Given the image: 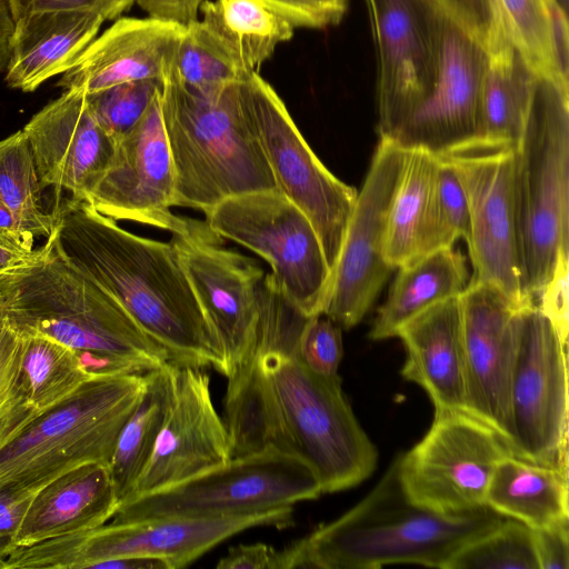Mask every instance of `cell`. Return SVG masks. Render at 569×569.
<instances>
[{
    "instance_id": "1",
    "label": "cell",
    "mask_w": 569,
    "mask_h": 569,
    "mask_svg": "<svg viewBox=\"0 0 569 569\" xmlns=\"http://www.w3.org/2000/svg\"><path fill=\"white\" fill-rule=\"evenodd\" d=\"M267 295L256 351L227 377L223 408L232 457L276 449L306 462L322 493L352 488L376 470L378 451L339 375H318L297 356L307 318L273 288Z\"/></svg>"
},
{
    "instance_id": "2",
    "label": "cell",
    "mask_w": 569,
    "mask_h": 569,
    "mask_svg": "<svg viewBox=\"0 0 569 569\" xmlns=\"http://www.w3.org/2000/svg\"><path fill=\"white\" fill-rule=\"evenodd\" d=\"M51 213L69 260L127 310L170 362L224 376L222 351L169 241L130 232L84 200L57 199Z\"/></svg>"
},
{
    "instance_id": "3",
    "label": "cell",
    "mask_w": 569,
    "mask_h": 569,
    "mask_svg": "<svg viewBox=\"0 0 569 569\" xmlns=\"http://www.w3.org/2000/svg\"><path fill=\"white\" fill-rule=\"evenodd\" d=\"M0 310L20 333L76 350L93 373H143L170 362L127 310L69 260L54 227L28 262L0 273Z\"/></svg>"
},
{
    "instance_id": "4",
    "label": "cell",
    "mask_w": 569,
    "mask_h": 569,
    "mask_svg": "<svg viewBox=\"0 0 569 569\" xmlns=\"http://www.w3.org/2000/svg\"><path fill=\"white\" fill-rule=\"evenodd\" d=\"M506 519L487 506L441 513L412 502L400 483L396 458L355 507L286 547L289 569L402 563L447 569L459 550Z\"/></svg>"
},
{
    "instance_id": "5",
    "label": "cell",
    "mask_w": 569,
    "mask_h": 569,
    "mask_svg": "<svg viewBox=\"0 0 569 569\" xmlns=\"http://www.w3.org/2000/svg\"><path fill=\"white\" fill-rule=\"evenodd\" d=\"M243 77L206 93L184 88L169 72L161 79L174 206L204 212L234 196L277 189L249 118Z\"/></svg>"
},
{
    "instance_id": "6",
    "label": "cell",
    "mask_w": 569,
    "mask_h": 569,
    "mask_svg": "<svg viewBox=\"0 0 569 569\" xmlns=\"http://www.w3.org/2000/svg\"><path fill=\"white\" fill-rule=\"evenodd\" d=\"M512 183L521 290L537 303L569 242V84L557 78L536 73Z\"/></svg>"
},
{
    "instance_id": "7",
    "label": "cell",
    "mask_w": 569,
    "mask_h": 569,
    "mask_svg": "<svg viewBox=\"0 0 569 569\" xmlns=\"http://www.w3.org/2000/svg\"><path fill=\"white\" fill-rule=\"evenodd\" d=\"M146 382L147 372L97 373L38 415L0 449V487L39 490L81 465H109Z\"/></svg>"
},
{
    "instance_id": "8",
    "label": "cell",
    "mask_w": 569,
    "mask_h": 569,
    "mask_svg": "<svg viewBox=\"0 0 569 569\" xmlns=\"http://www.w3.org/2000/svg\"><path fill=\"white\" fill-rule=\"evenodd\" d=\"M292 506L222 517H161L104 523L28 547L16 548L6 569L96 568L120 557H151L169 569L186 567L222 540L252 527L286 528Z\"/></svg>"
},
{
    "instance_id": "9",
    "label": "cell",
    "mask_w": 569,
    "mask_h": 569,
    "mask_svg": "<svg viewBox=\"0 0 569 569\" xmlns=\"http://www.w3.org/2000/svg\"><path fill=\"white\" fill-rule=\"evenodd\" d=\"M313 470L276 449L232 457L200 475L121 502L111 522L161 517H222L258 512L317 499Z\"/></svg>"
},
{
    "instance_id": "10",
    "label": "cell",
    "mask_w": 569,
    "mask_h": 569,
    "mask_svg": "<svg viewBox=\"0 0 569 569\" xmlns=\"http://www.w3.org/2000/svg\"><path fill=\"white\" fill-rule=\"evenodd\" d=\"M204 222L220 238L260 256L268 280L301 316L322 315L331 271L308 217L278 189L228 198L206 210Z\"/></svg>"
},
{
    "instance_id": "11",
    "label": "cell",
    "mask_w": 569,
    "mask_h": 569,
    "mask_svg": "<svg viewBox=\"0 0 569 569\" xmlns=\"http://www.w3.org/2000/svg\"><path fill=\"white\" fill-rule=\"evenodd\" d=\"M170 240L177 260L222 351L227 378L256 351L266 272L253 259L222 244L204 221L174 214Z\"/></svg>"
},
{
    "instance_id": "12",
    "label": "cell",
    "mask_w": 569,
    "mask_h": 569,
    "mask_svg": "<svg viewBox=\"0 0 569 569\" xmlns=\"http://www.w3.org/2000/svg\"><path fill=\"white\" fill-rule=\"evenodd\" d=\"M242 84L249 118L276 187L312 223L332 272L358 190L319 160L282 99L259 73L246 74Z\"/></svg>"
},
{
    "instance_id": "13",
    "label": "cell",
    "mask_w": 569,
    "mask_h": 569,
    "mask_svg": "<svg viewBox=\"0 0 569 569\" xmlns=\"http://www.w3.org/2000/svg\"><path fill=\"white\" fill-rule=\"evenodd\" d=\"M509 455L505 438L482 420L465 410H438L423 438L397 457V471L412 502L465 512L485 506L492 475Z\"/></svg>"
},
{
    "instance_id": "14",
    "label": "cell",
    "mask_w": 569,
    "mask_h": 569,
    "mask_svg": "<svg viewBox=\"0 0 569 569\" xmlns=\"http://www.w3.org/2000/svg\"><path fill=\"white\" fill-rule=\"evenodd\" d=\"M567 343L537 305L523 308L509 446L513 456L568 472Z\"/></svg>"
},
{
    "instance_id": "15",
    "label": "cell",
    "mask_w": 569,
    "mask_h": 569,
    "mask_svg": "<svg viewBox=\"0 0 569 569\" xmlns=\"http://www.w3.org/2000/svg\"><path fill=\"white\" fill-rule=\"evenodd\" d=\"M406 154V149L380 138L357 193L322 311L341 329L362 320L395 270L385 258V239Z\"/></svg>"
},
{
    "instance_id": "16",
    "label": "cell",
    "mask_w": 569,
    "mask_h": 569,
    "mask_svg": "<svg viewBox=\"0 0 569 569\" xmlns=\"http://www.w3.org/2000/svg\"><path fill=\"white\" fill-rule=\"evenodd\" d=\"M377 51V131L390 139L431 91L446 11L436 0H366Z\"/></svg>"
},
{
    "instance_id": "17",
    "label": "cell",
    "mask_w": 569,
    "mask_h": 569,
    "mask_svg": "<svg viewBox=\"0 0 569 569\" xmlns=\"http://www.w3.org/2000/svg\"><path fill=\"white\" fill-rule=\"evenodd\" d=\"M487 64L485 47L446 12L435 84L388 140L435 156L472 152Z\"/></svg>"
},
{
    "instance_id": "18",
    "label": "cell",
    "mask_w": 569,
    "mask_h": 569,
    "mask_svg": "<svg viewBox=\"0 0 569 569\" xmlns=\"http://www.w3.org/2000/svg\"><path fill=\"white\" fill-rule=\"evenodd\" d=\"M466 191L472 264L469 282L500 290L519 305L533 303L521 290L513 202V149L447 156ZM536 305V303H535Z\"/></svg>"
},
{
    "instance_id": "19",
    "label": "cell",
    "mask_w": 569,
    "mask_h": 569,
    "mask_svg": "<svg viewBox=\"0 0 569 569\" xmlns=\"http://www.w3.org/2000/svg\"><path fill=\"white\" fill-rule=\"evenodd\" d=\"M467 377V412L509 445L510 388L526 306L485 283L459 296ZM510 447V446H509Z\"/></svg>"
},
{
    "instance_id": "20",
    "label": "cell",
    "mask_w": 569,
    "mask_h": 569,
    "mask_svg": "<svg viewBox=\"0 0 569 569\" xmlns=\"http://www.w3.org/2000/svg\"><path fill=\"white\" fill-rule=\"evenodd\" d=\"M174 184L159 89L141 119L116 141L109 164L84 201L116 221L168 232L174 218Z\"/></svg>"
},
{
    "instance_id": "21",
    "label": "cell",
    "mask_w": 569,
    "mask_h": 569,
    "mask_svg": "<svg viewBox=\"0 0 569 569\" xmlns=\"http://www.w3.org/2000/svg\"><path fill=\"white\" fill-rule=\"evenodd\" d=\"M172 380L171 403L152 455L126 500L179 483L232 458L230 435L213 405L208 375L202 368L172 362Z\"/></svg>"
},
{
    "instance_id": "22",
    "label": "cell",
    "mask_w": 569,
    "mask_h": 569,
    "mask_svg": "<svg viewBox=\"0 0 569 569\" xmlns=\"http://www.w3.org/2000/svg\"><path fill=\"white\" fill-rule=\"evenodd\" d=\"M42 189L86 200L109 164L116 140L96 120L81 90L63 92L23 127Z\"/></svg>"
},
{
    "instance_id": "23",
    "label": "cell",
    "mask_w": 569,
    "mask_h": 569,
    "mask_svg": "<svg viewBox=\"0 0 569 569\" xmlns=\"http://www.w3.org/2000/svg\"><path fill=\"white\" fill-rule=\"evenodd\" d=\"M186 24L157 18H118L62 73L57 86L87 94L167 74Z\"/></svg>"
},
{
    "instance_id": "24",
    "label": "cell",
    "mask_w": 569,
    "mask_h": 569,
    "mask_svg": "<svg viewBox=\"0 0 569 569\" xmlns=\"http://www.w3.org/2000/svg\"><path fill=\"white\" fill-rule=\"evenodd\" d=\"M406 351L402 377L420 386L435 411H467V377L459 296L405 322L396 333Z\"/></svg>"
},
{
    "instance_id": "25",
    "label": "cell",
    "mask_w": 569,
    "mask_h": 569,
    "mask_svg": "<svg viewBox=\"0 0 569 569\" xmlns=\"http://www.w3.org/2000/svg\"><path fill=\"white\" fill-rule=\"evenodd\" d=\"M118 507L108 463L76 467L38 490L16 537L14 549L100 527L111 520Z\"/></svg>"
},
{
    "instance_id": "26",
    "label": "cell",
    "mask_w": 569,
    "mask_h": 569,
    "mask_svg": "<svg viewBox=\"0 0 569 569\" xmlns=\"http://www.w3.org/2000/svg\"><path fill=\"white\" fill-rule=\"evenodd\" d=\"M103 21L94 11L70 10L33 13L13 22L7 86L33 92L62 74L98 36Z\"/></svg>"
},
{
    "instance_id": "27",
    "label": "cell",
    "mask_w": 569,
    "mask_h": 569,
    "mask_svg": "<svg viewBox=\"0 0 569 569\" xmlns=\"http://www.w3.org/2000/svg\"><path fill=\"white\" fill-rule=\"evenodd\" d=\"M398 269L370 329L372 340L396 337L397 330L418 313L460 296L470 280L466 258L453 247L435 250Z\"/></svg>"
},
{
    "instance_id": "28",
    "label": "cell",
    "mask_w": 569,
    "mask_h": 569,
    "mask_svg": "<svg viewBox=\"0 0 569 569\" xmlns=\"http://www.w3.org/2000/svg\"><path fill=\"white\" fill-rule=\"evenodd\" d=\"M485 506L531 529L568 521V472L509 455L492 475Z\"/></svg>"
},
{
    "instance_id": "29",
    "label": "cell",
    "mask_w": 569,
    "mask_h": 569,
    "mask_svg": "<svg viewBox=\"0 0 569 569\" xmlns=\"http://www.w3.org/2000/svg\"><path fill=\"white\" fill-rule=\"evenodd\" d=\"M535 79L536 73L512 43L488 54L480 124L472 152L515 149L522 133Z\"/></svg>"
},
{
    "instance_id": "30",
    "label": "cell",
    "mask_w": 569,
    "mask_h": 569,
    "mask_svg": "<svg viewBox=\"0 0 569 569\" xmlns=\"http://www.w3.org/2000/svg\"><path fill=\"white\" fill-rule=\"evenodd\" d=\"M201 22L237 67L259 73L276 47L293 36L295 28L263 0H204Z\"/></svg>"
},
{
    "instance_id": "31",
    "label": "cell",
    "mask_w": 569,
    "mask_h": 569,
    "mask_svg": "<svg viewBox=\"0 0 569 569\" xmlns=\"http://www.w3.org/2000/svg\"><path fill=\"white\" fill-rule=\"evenodd\" d=\"M172 391V362L147 372L144 391L123 425L108 465L119 505L129 497L150 460Z\"/></svg>"
},
{
    "instance_id": "32",
    "label": "cell",
    "mask_w": 569,
    "mask_h": 569,
    "mask_svg": "<svg viewBox=\"0 0 569 569\" xmlns=\"http://www.w3.org/2000/svg\"><path fill=\"white\" fill-rule=\"evenodd\" d=\"M438 157L427 150L408 149L387 220L385 258L398 269L418 257Z\"/></svg>"
},
{
    "instance_id": "33",
    "label": "cell",
    "mask_w": 569,
    "mask_h": 569,
    "mask_svg": "<svg viewBox=\"0 0 569 569\" xmlns=\"http://www.w3.org/2000/svg\"><path fill=\"white\" fill-rule=\"evenodd\" d=\"M22 337L21 379L36 417L97 375L88 369L72 348L40 335Z\"/></svg>"
},
{
    "instance_id": "34",
    "label": "cell",
    "mask_w": 569,
    "mask_h": 569,
    "mask_svg": "<svg viewBox=\"0 0 569 569\" xmlns=\"http://www.w3.org/2000/svg\"><path fill=\"white\" fill-rule=\"evenodd\" d=\"M41 183L28 139L22 130L0 140V201L19 227L31 236L48 237L54 227L43 209Z\"/></svg>"
},
{
    "instance_id": "35",
    "label": "cell",
    "mask_w": 569,
    "mask_h": 569,
    "mask_svg": "<svg viewBox=\"0 0 569 569\" xmlns=\"http://www.w3.org/2000/svg\"><path fill=\"white\" fill-rule=\"evenodd\" d=\"M168 72L184 88L199 93L247 74L199 19L184 26Z\"/></svg>"
},
{
    "instance_id": "36",
    "label": "cell",
    "mask_w": 569,
    "mask_h": 569,
    "mask_svg": "<svg viewBox=\"0 0 569 569\" xmlns=\"http://www.w3.org/2000/svg\"><path fill=\"white\" fill-rule=\"evenodd\" d=\"M437 157L438 164L417 258L452 247L459 238L466 240L469 232V209L462 182L449 157Z\"/></svg>"
},
{
    "instance_id": "37",
    "label": "cell",
    "mask_w": 569,
    "mask_h": 569,
    "mask_svg": "<svg viewBox=\"0 0 569 569\" xmlns=\"http://www.w3.org/2000/svg\"><path fill=\"white\" fill-rule=\"evenodd\" d=\"M447 569H539L532 529L507 518L459 550Z\"/></svg>"
},
{
    "instance_id": "38",
    "label": "cell",
    "mask_w": 569,
    "mask_h": 569,
    "mask_svg": "<svg viewBox=\"0 0 569 569\" xmlns=\"http://www.w3.org/2000/svg\"><path fill=\"white\" fill-rule=\"evenodd\" d=\"M497 3L510 42L533 72L560 80L553 63L547 1L497 0Z\"/></svg>"
},
{
    "instance_id": "39",
    "label": "cell",
    "mask_w": 569,
    "mask_h": 569,
    "mask_svg": "<svg viewBox=\"0 0 569 569\" xmlns=\"http://www.w3.org/2000/svg\"><path fill=\"white\" fill-rule=\"evenodd\" d=\"M22 335L0 310V449L36 418L21 379Z\"/></svg>"
},
{
    "instance_id": "40",
    "label": "cell",
    "mask_w": 569,
    "mask_h": 569,
    "mask_svg": "<svg viewBox=\"0 0 569 569\" xmlns=\"http://www.w3.org/2000/svg\"><path fill=\"white\" fill-rule=\"evenodd\" d=\"M160 83L158 80L126 82L87 94V99L98 123L117 141L141 119Z\"/></svg>"
},
{
    "instance_id": "41",
    "label": "cell",
    "mask_w": 569,
    "mask_h": 569,
    "mask_svg": "<svg viewBox=\"0 0 569 569\" xmlns=\"http://www.w3.org/2000/svg\"><path fill=\"white\" fill-rule=\"evenodd\" d=\"M296 352L313 372L337 376L343 356L341 328L322 315L307 318L297 338Z\"/></svg>"
},
{
    "instance_id": "42",
    "label": "cell",
    "mask_w": 569,
    "mask_h": 569,
    "mask_svg": "<svg viewBox=\"0 0 569 569\" xmlns=\"http://www.w3.org/2000/svg\"><path fill=\"white\" fill-rule=\"evenodd\" d=\"M491 54L511 43L497 0H436Z\"/></svg>"
},
{
    "instance_id": "43",
    "label": "cell",
    "mask_w": 569,
    "mask_h": 569,
    "mask_svg": "<svg viewBox=\"0 0 569 569\" xmlns=\"http://www.w3.org/2000/svg\"><path fill=\"white\" fill-rule=\"evenodd\" d=\"M293 28H325L342 19L348 0H263Z\"/></svg>"
},
{
    "instance_id": "44",
    "label": "cell",
    "mask_w": 569,
    "mask_h": 569,
    "mask_svg": "<svg viewBox=\"0 0 569 569\" xmlns=\"http://www.w3.org/2000/svg\"><path fill=\"white\" fill-rule=\"evenodd\" d=\"M133 2L134 0H7L13 22L33 13L70 10L94 11L104 20H116Z\"/></svg>"
},
{
    "instance_id": "45",
    "label": "cell",
    "mask_w": 569,
    "mask_h": 569,
    "mask_svg": "<svg viewBox=\"0 0 569 569\" xmlns=\"http://www.w3.org/2000/svg\"><path fill=\"white\" fill-rule=\"evenodd\" d=\"M38 490L18 486L0 487V551L14 549L16 537Z\"/></svg>"
},
{
    "instance_id": "46",
    "label": "cell",
    "mask_w": 569,
    "mask_h": 569,
    "mask_svg": "<svg viewBox=\"0 0 569 569\" xmlns=\"http://www.w3.org/2000/svg\"><path fill=\"white\" fill-rule=\"evenodd\" d=\"M536 305L561 337L568 340V251L560 253L555 271Z\"/></svg>"
},
{
    "instance_id": "47",
    "label": "cell",
    "mask_w": 569,
    "mask_h": 569,
    "mask_svg": "<svg viewBox=\"0 0 569 569\" xmlns=\"http://www.w3.org/2000/svg\"><path fill=\"white\" fill-rule=\"evenodd\" d=\"M218 569H288L286 549L257 542L229 548L216 566Z\"/></svg>"
},
{
    "instance_id": "48",
    "label": "cell",
    "mask_w": 569,
    "mask_h": 569,
    "mask_svg": "<svg viewBox=\"0 0 569 569\" xmlns=\"http://www.w3.org/2000/svg\"><path fill=\"white\" fill-rule=\"evenodd\" d=\"M532 532L539 569H569V520Z\"/></svg>"
},
{
    "instance_id": "49",
    "label": "cell",
    "mask_w": 569,
    "mask_h": 569,
    "mask_svg": "<svg viewBox=\"0 0 569 569\" xmlns=\"http://www.w3.org/2000/svg\"><path fill=\"white\" fill-rule=\"evenodd\" d=\"M546 1L550 18L555 69L558 78L569 84L568 14L555 0Z\"/></svg>"
},
{
    "instance_id": "50",
    "label": "cell",
    "mask_w": 569,
    "mask_h": 569,
    "mask_svg": "<svg viewBox=\"0 0 569 569\" xmlns=\"http://www.w3.org/2000/svg\"><path fill=\"white\" fill-rule=\"evenodd\" d=\"M204 0H134L151 18L187 24L198 19Z\"/></svg>"
},
{
    "instance_id": "51",
    "label": "cell",
    "mask_w": 569,
    "mask_h": 569,
    "mask_svg": "<svg viewBox=\"0 0 569 569\" xmlns=\"http://www.w3.org/2000/svg\"><path fill=\"white\" fill-rule=\"evenodd\" d=\"M33 236L24 232L12 212L0 201V244L10 249L32 251Z\"/></svg>"
},
{
    "instance_id": "52",
    "label": "cell",
    "mask_w": 569,
    "mask_h": 569,
    "mask_svg": "<svg viewBox=\"0 0 569 569\" xmlns=\"http://www.w3.org/2000/svg\"><path fill=\"white\" fill-rule=\"evenodd\" d=\"M96 568L103 569H169L166 561L151 557H120L106 560Z\"/></svg>"
},
{
    "instance_id": "53",
    "label": "cell",
    "mask_w": 569,
    "mask_h": 569,
    "mask_svg": "<svg viewBox=\"0 0 569 569\" xmlns=\"http://www.w3.org/2000/svg\"><path fill=\"white\" fill-rule=\"evenodd\" d=\"M13 32V20L7 0H0V73L4 71Z\"/></svg>"
},
{
    "instance_id": "54",
    "label": "cell",
    "mask_w": 569,
    "mask_h": 569,
    "mask_svg": "<svg viewBox=\"0 0 569 569\" xmlns=\"http://www.w3.org/2000/svg\"><path fill=\"white\" fill-rule=\"evenodd\" d=\"M34 253L22 252L0 244V273L28 262Z\"/></svg>"
},
{
    "instance_id": "55",
    "label": "cell",
    "mask_w": 569,
    "mask_h": 569,
    "mask_svg": "<svg viewBox=\"0 0 569 569\" xmlns=\"http://www.w3.org/2000/svg\"><path fill=\"white\" fill-rule=\"evenodd\" d=\"M566 11L568 10V0H555Z\"/></svg>"
},
{
    "instance_id": "56",
    "label": "cell",
    "mask_w": 569,
    "mask_h": 569,
    "mask_svg": "<svg viewBox=\"0 0 569 569\" xmlns=\"http://www.w3.org/2000/svg\"><path fill=\"white\" fill-rule=\"evenodd\" d=\"M0 569H6V557L0 551Z\"/></svg>"
}]
</instances>
